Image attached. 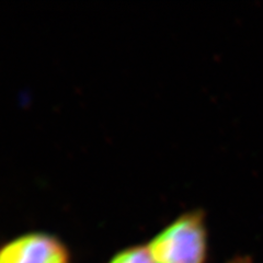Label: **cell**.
Wrapping results in <instances>:
<instances>
[{
	"label": "cell",
	"mask_w": 263,
	"mask_h": 263,
	"mask_svg": "<svg viewBox=\"0 0 263 263\" xmlns=\"http://www.w3.org/2000/svg\"><path fill=\"white\" fill-rule=\"evenodd\" d=\"M110 263H156L148 248L134 247L119 253Z\"/></svg>",
	"instance_id": "3957f363"
},
{
	"label": "cell",
	"mask_w": 263,
	"mask_h": 263,
	"mask_svg": "<svg viewBox=\"0 0 263 263\" xmlns=\"http://www.w3.org/2000/svg\"><path fill=\"white\" fill-rule=\"evenodd\" d=\"M0 263H69V254L57 238L34 233L3 246Z\"/></svg>",
	"instance_id": "7a4b0ae2"
},
{
	"label": "cell",
	"mask_w": 263,
	"mask_h": 263,
	"mask_svg": "<svg viewBox=\"0 0 263 263\" xmlns=\"http://www.w3.org/2000/svg\"><path fill=\"white\" fill-rule=\"evenodd\" d=\"M233 263H249V262L247 261V260H237V261H235Z\"/></svg>",
	"instance_id": "277c9868"
},
{
	"label": "cell",
	"mask_w": 263,
	"mask_h": 263,
	"mask_svg": "<svg viewBox=\"0 0 263 263\" xmlns=\"http://www.w3.org/2000/svg\"><path fill=\"white\" fill-rule=\"evenodd\" d=\"M208 232L202 211L183 213L151 241L156 263H204Z\"/></svg>",
	"instance_id": "6da1fadb"
}]
</instances>
